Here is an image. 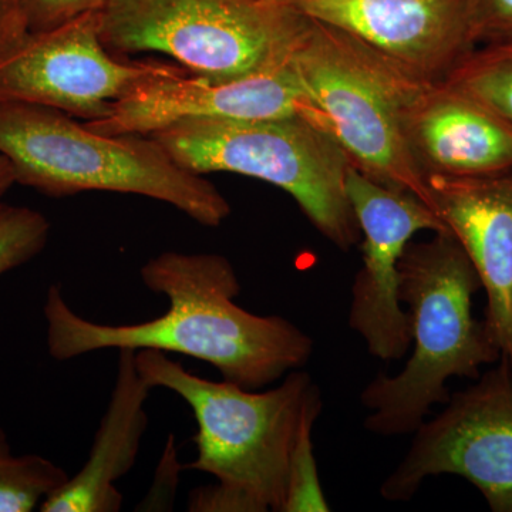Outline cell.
<instances>
[{
    "instance_id": "obj_1",
    "label": "cell",
    "mask_w": 512,
    "mask_h": 512,
    "mask_svg": "<svg viewBox=\"0 0 512 512\" xmlns=\"http://www.w3.org/2000/svg\"><path fill=\"white\" fill-rule=\"evenodd\" d=\"M140 276L168 308L128 325L86 319L59 285L50 286L43 305L50 356L66 362L99 350H158L210 363L222 379L248 390L264 389L311 359L313 340L295 323L255 315L235 302L241 282L227 256L167 251L147 261Z\"/></svg>"
},
{
    "instance_id": "obj_2",
    "label": "cell",
    "mask_w": 512,
    "mask_h": 512,
    "mask_svg": "<svg viewBox=\"0 0 512 512\" xmlns=\"http://www.w3.org/2000/svg\"><path fill=\"white\" fill-rule=\"evenodd\" d=\"M136 363L153 389L180 396L197 421V457L185 468L215 484L192 491L188 511H284L293 448L322 410L311 375L292 370L274 389L258 392L192 375L158 350H138Z\"/></svg>"
},
{
    "instance_id": "obj_3",
    "label": "cell",
    "mask_w": 512,
    "mask_h": 512,
    "mask_svg": "<svg viewBox=\"0 0 512 512\" xmlns=\"http://www.w3.org/2000/svg\"><path fill=\"white\" fill-rule=\"evenodd\" d=\"M480 289L476 269L450 232L409 244L400 261L399 295L413 353L399 375H379L363 390L367 431L384 437L414 433L434 404L450 399L451 377L477 380L481 367L501 359L484 320L473 316Z\"/></svg>"
},
{
    "instance_id": "obj_4",
    "label": "cell",
    "mask_w": 512,
    "mask_h": 512,
    "mask_svg": "<svg viewBox=\"0 0 512 512\" xmlns=\"http://www.w3.org/2000/svg\"><path fill=\"white\" fill-rule=\"evenodd\" d=\"M0 154L16 184L47 197L86 191L165 202L204 227H220L231 205L204 175L191 173L151 136L103 134L53 107L0 101Z\"/></svg>"
},
{
    "instance_id": "obj_5",
    "label": "cell",
    "mask_w": 512,
    "mask_h": 512,
    "mask_svg": "<svg viewBox=\"0 0 512 512\" xmlns=\"http://www.w3.org/2000/svg\"><path fill=\"white\" fill-rule=\"evenodd\" d=\"M191 173H234L275 185L333 245L348 251L360 228L346 195L352 161L335 137L299 116L188 119L150 134Z\"/></svg>"
},
{
    "instance_id": "obj_6",
    "label": "cell",
    "mask_w": 512,
    "mask_h": 512,
    "mask_svg": "<svg viewBox=\"0 0 512 512\" xmlns=\"http://www.w3.org/2000/svg\"><path fill=\"white\" fill-rule=\"evenodd\" d=\"M291 64L350 161L380 184L414 195L433 210L426 174L403 126L406 101L424 77L311 19L293 47Z\"/></svg>"
},
{
    "instance_id": "obj_7",
    "label": "cell",
    "mask_w": 512,
    "mask_h": 512,
    "mask_svg": "<svg viewBox=\"0 0 512 512\" xmlns=\"http://www.w3.org/2000/svg\"><path fill=\"white\" fill-rule=\"evenodd\" d=\"M306 22L276 0H107L99 12L101 40L114 55L161 53L211 80L288 62Z\"/></svg>"
},
{
    "instance_id": "obj_8",
    "label": "cell",
    "mask_w": 512,
    "mask_h": 512,
    "mask_svg": "<svg viewBox=\"0 0 512 512\" xmlns=\"http://www.w3.org/2000/svg\"><path fill=\"white\" fill-rule=\"evenodd\" d=\"M441 474L473 484L494 512H512V367L505 357L420 424L380 494L407 501L426 478Z\"/></svg>"
},
{
    "instance_id": "obj_9",
    "label": "cell",
    "mask_w": 512,
    "mask_h": 512,
    "mask_svg": "<svg viewBox=\"0 0 512 512\" xmlns=\"http://www.w3.org/2000/svg\"><path fill=\"white\" fill-rule=\"evenodd\" d=\"M184 72L174 64L114 55L101 40L99 12L87 13L0 45V101L42 104L94 121L109 116L141 84Z\"/></svg>"
},
{
    "instance_id": "obj_10",
    "label": "cell",
    "mask_w": 512,
    "mask_h": 512,
    "mask_svg": "<svg viewBox=\"0 0 512 512\" xmlns=\"http://www.w3.org/2000/svg\"><path fill=\"white\" fill-rule=\"evenodd\" d=\"M346 195L363 235V265L352 286L349 326L383 362L403 359L412 345L409 315L400 301V261L417 232H448L429 205L393 190L350 164Z\"/></svg>"
},
{
    "instance_id": "obj_11",
    "label": "cell",
    "mask_w": 512,
    "mask_h": 512,
    "mask_svg": "<svg viewBox=\"0 0 512 512\" xmlns=\"http://www.w3.org/2000/svg\"><path fill=\"white\" fill-rule=\"evenodd\" d=\"M292 55V53H291ZM299 116L325 128V116L305 93L288 62L249 76L211 80L184 72L141 84L109 116L86 121L103 134H140L188 119L261 120Z\"/></svg>"
},
{
    "instance_id": "obj_12",
    "label": "cell",
    "mask_w": 512,
    "mask_h": 512,
    "mask_svg": "<svg viewBox=\"0 0 512 512\" xmlns=\"http://www.w3.org/2000/svg\"><path fill=\"white\" fill-rule=\"evenodd\" d=\"M345 33L424 79L440 80L470 50V0H276Z\"/></svg>"
},
{
    "instance_id": "obj_13",
    "label": "cell",
    "mask_w": 512,
    "mask_h": 512,
    "mask_svg": "<svg viewBox=\"0 0 512 512\" xmlns=\"http://www.w3.org/2000/svg\"><path fill=\"white\" fill-rule=\"evenodd\" d=\"M426 178L434 212L476 269L485 325L512 367V173Z\"/></svg>"
},
{
    "instance_id": "obj_14",
    "label": "cell",
    "mask_w": 512,
    "mask_h": 512,
    "mask_svg": "<svg viewBox=\"0 0 512 512\" xmlns=\"http://www.w3.org/2000/svg\"><path fill=\"white\" fill-rule=\"evenodd\" d=\"M403 126L426 177L512 173V128L441 82L419 80L404 106Z\"/></svg>"
},
{
    "instance_id": "obj_15",
    "label": "cell",
    "mask_w": 512,
    "mask_h": 512,
    "mask_svg": "<svg viewBox=\"0 0 512 512\" xmlns=\"http://www.w3.org/2000/svg\"><path fill=\"white\" fill-rule=\"evenodd\" d=\"M153 387L138 372L136 352L119 350L116 382L84 466L43 501L42 512H117L124 497L116 487L137 463L146 433V403Z\"/></svg>"
},
{
    "instance_id": "obj_16",
    "label": "cell",
    "mask_w": 512,
    "mask_h": 512,
    "mask_svg": "<svg viewBox=\"0 0 512 512\" xmlns=\"http://www.w3.org/2000/svg\"><path fill=\"white\" fill-rule=\"evenodd\" d=\"M440 82L512 128V39L474 47Z\"/></svg>"
},
{
    "instance_id": "obj_17",
    "label": "cell",
    "mask_w": 512,
    "mask_h": 512,
    "mask_svg": "<svg viewBox=\"0 0 512 512\" xmlns=\"http://www.w3.org/2000/svg\"><path fill=\"white\" fill-rule=\"evenodd\" d=\"M69 474L37 454L15 456L0 429V512H32L66 483Z\"/></svg>"
},
{
    "instance_id": "obj_18",
    "label": "cell",
    "mask_w": 512,
    "mask_h": 512,
    "mask_svg": "<svg viewBox=\"0 0 512 512\" xmlns=\"http://www.w3.org/2000/svg\"><path fill=\"white\" fill-rule=\"evenodd\" d=\"M107 0H0V45L100 12Z\"/></svg>"
},
{
    "instance_id": "obj_19",
    "label": "cell",
    "mask_w": 512,
    "mask_h": 512,
    "mask_svg": "<svg viewBox=\"0 0 512 512\" xmlns=\"http://www.w3.org/2000/svg\"><path fill=\"white\" fill-rule=\"evenodd\" d=\"M50 222L42 212L0 202V276L42 254Z\"/></svg>"
},
{
    "instance_id": "obj_20",
    "label": "cell",
    "mask_w": 512,
    "mask_h": 512,
    "mask_svg": "<svg viewBox=\"0 0 512 512\" xmlns=\"http://www.w3.org/2000/svg\"><path fill=\"white\" fill-rule=\"evenodd\" d=\"M316 420L306 421L293 448L288 491L282 512L330 511L313 454L312 431Z\"/></svg>"
},
{
    "instance_id": "obj_21",
    "label": "cell",
    "mask_w": 512,
    "mask_h": 512,
    "mask_svg": "<svg viewBox=\"0 0 512 512\" xmlns=\"http://www.w3.org/2000/svg\"><path fill=\"white\" fill-rule=\"evenodd\" d=\"M474 46L512 39V0H470Z\"/></svg>"
},
{
    "instance_id": "obj_22",
    "label": "cell",
    "mask_w": 512,
    "mask_h": 512,
    "mask_svg": "<svg viewBox=\"0 0 512 512\" xmlns=\"http://www.w3.org/2000/svg\"><path fill=\"white\" fill-rule=\"evenodd\" d=\"M15 184V168H13L8 157L0 154V200Z\"/></svg>"
}]
</instances>
